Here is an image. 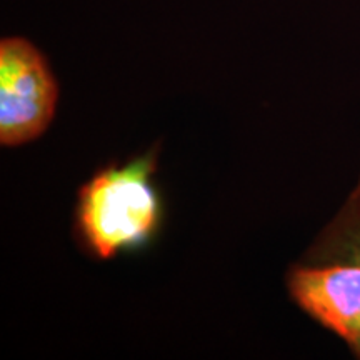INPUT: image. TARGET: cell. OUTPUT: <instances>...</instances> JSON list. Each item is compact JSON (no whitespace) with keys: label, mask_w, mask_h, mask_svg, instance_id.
Returning a JSON list of instances; mask_svg holds the SVG:
<instances>
[{"label":"cell","mask_w":360,"mask_h":360,"mask_svg":"<svg viewBox=\"0 0 360 360\" xmlns=\"http://www.w3.org/2000/svg\"><path fill=\"white\" fill-rule=\"evenodd\" d=\"M150 170L147 160L103 170L80 192V225L101 257L139 244L154 229L157 199L148 184Z\"/></svg>","instance_id":"6da1fadb"},{"label":"cell","mask_w":360,"mask_h":360,"mask_svg":"<svg viewBox=\"0 0 360 360\" xmlns=\"http://www.w3.org/2000/svg\"><path fill=\"white\" fill-rule=\"evenodd\" d=\"M57 85L47 62L20 37L0 42V142L19 146L32 141L51 124Z\"/></svg>","instance_id":"7a4b0ae2"},{"label":"cell","mask_w":360,"mask_h":360,"mask_svg":"<svg viewBox=\"0 0 360 360\" xmlns=\"http://www.w3.org/2000/svg\"><path fill=\"white\" fill-rule=\"evenodd\" d=\"M290 292L305 312L360 350V264L299 269Z\"/></svg>","instance_id":"3957f363"},{"label":"cell","mask_w":360,"mask_h":360,"mask_svg":"<svg viewBox=\"0 0 360 360\" xmlns=\"http://www.w3.org/2000/svg\"><path fill=\"white\" fill-rule=\"evenodd\" d=\"M349 220L350 227L344 232L342 242V247H345V262L360 264V191L355 197L354 212Z\"/></svg>","instance_id":"277c9868"}]
</instances>
